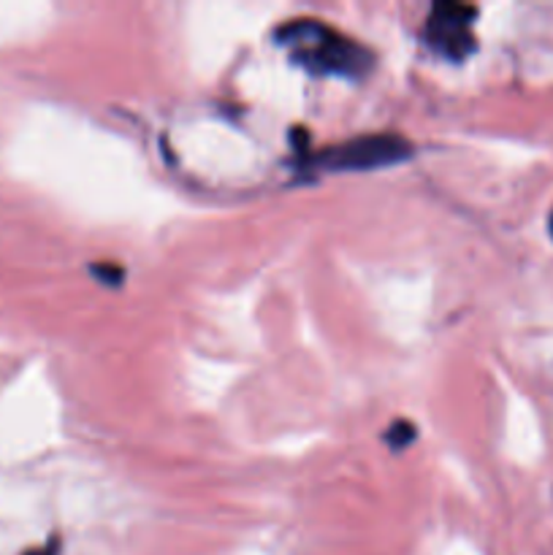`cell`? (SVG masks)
I'll use <instances>...</instances> for the list:
<instances>
[{
	"label": "cell",
	"instance_id": "1",
	"mask_svg": "<svg viewBox=\"0 0 553 555\" xmlns=\"http://www.w3.org/2000/svg\"><path fill=\"white\" fill-rule=\"evenodd\" d=\"M276 41L291 49L293 57L314 74L361 79L374 63L366 47L314 20L287 22L285 27L276 30Z\"/></svg>",
	"mask_w": 553,
	"mask_h": 555
},
{
	"label": "cell",
	"instance_id": "4",
	"mask_svg": "<svg viewBox=\"0 0 553 555\" xmlns=\"http://www.w3.org/2000/svg\"><path fill=\"white\" fill-rule=\"evenodd\" d=\"M412 439H415V426H412V423H407V421L394 423V426H390L388 431H385V442H388L394 450L407 448V444H410Z\"/></svg>",
	"mask_w": 553,
	"mask_h": 555
},
{
	"label": "cell",
	"instance_id": "3",
	"mask_svg": "<svg viewBox=\"0 0 553 555\" xmlns=\"http://www.w3.org/2000/svg\"><path fill=\"white\" fill-rule=\"evenodd\" d=\"M475 14V5L434 3L426 20L428 47L448 60H464L475 49V36H472Z\"/></svg>",
	"mask_w": 553,
	"mask_h": 555
},
{
	"label": "cell",
	"instance_id": "5",
	"mask_svg": "<svg viewBox=\"0 0 553 555\" xmlns=\"http://www.w3.org/2000/svg\"><path fill=\"white\" fill-rule=\"evenodd\" d=\"M57 553H60V540L57 537H52L49 542H43V545H38V547H30V551L22 553V555H57Z\"/></svg>",
	"mask_w": 553,
	"mask_h": 555
},
{
	"label": "cell",
	"instance_id": "2",
	"mask_svg": "<svg viewBox=\"0 0 553 555\" xmlns=\"http://www.w3.org/2000/svg\"><path fill=\"white\" fill-rule=\"evenodd\" d=\"M412 144L399 133H366L350 141L329 146L314 157V166L323 171H374L407 160Z\"/></svg>",
	"mask_w": 553,
	"mask_h": 555
},
{
	"label": "cell",
	"instance_id": "6",
	"mask_svg": "<svg viewBox=\"0 0 553 555\" xmlns=\"http://www.w3.org/2000/svg\"><path fill=\"white\" fill-rule=\"evenodd\" d=\"M551 233H553V211H551Z\"/></svg>",
	"mask_w": 553,
	"mask_h": 555
}]
</instances>
